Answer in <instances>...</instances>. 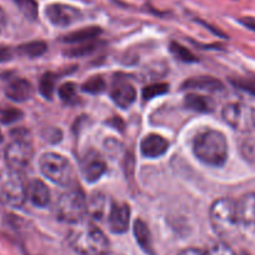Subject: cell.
<instances>
[{
	"label": "cell",
	"instance_id": "ffe728a7",
	"mask_svg": "<svg viewBox=\"0 0 255 255\" xmlns=\"http://www.w3.org/2000/svg\"><path fill=\"white\" fill-rule=\"evenodd\" d=\"M100 33H102V29L99 26H89V28L80 29V30H75L73 33L68 34V35L64 36L63 41L70 44H83L99 36Z\"/></svg>",
	"mask_w": 255,
	"mask_h": 255
},
{
	"label": "cell",
	"instance_id": "7c38bea8",
	"mask_svg": "<svg viewBox=\"0 0 255 255\" xmlns=\"http://www.w3.org/2000/svg\"><path fill=\"white\" fill-rule=\"evenodd\" d=\"M169 143L158 134H149L141 140L140 151L145 158L155 159L164 155L168 151Z\"/></svg>",
	"mask_w": 255,
	"mask_h": 255
},
{
	"label": "cell",
	"instance_id": "e575fe53",
	"mask_svg": "<svg viewBox=\"0 0 255 255\" xmlns=\"http://www.w3.org/2000/svg\"><path fill=\"white\" fill-rule=\"evenodd\" d=\"M109 124L113 125L115 129H118V130H120V131L124 129V122H123L120 118H113V119L109 122Z\"/></svg>",
	"mask_w": 255,
	"mask_h": 255
},
{
	"label": "cell",
	"instance_id": "8992f818",
	"mask_svg": "<svg viewBox=\"0 0 255 255\" xmlns=\"http://www.w3.org/2000/svg\"><path fill=\"white\" fill-rule=\"evenodd\" d=\"M33 146L24 136H16L5 149V163L13 173H20L33 159Z\"/></svg>",
	"mask_w": 255,
	"mask_h": 255
},
{
	"label": "cell",
	"instance_id": "5bb4252c",
	"mask_svg": "<svg viewBox=\"0 0 255 255\" xmlns=\"http://www.w3.org/2000/svg\"><path fill=\"white\" fill-rule=\"evenodd\" d=\"M26 198L33 205L45 208L50 202V191L41 180H31L26 186Z\"/></svg>",
	"mask_w": 255,
	"mask_h": 255
},
{
	"label": "cell",
	"instance_id": "9c48e42d",
	"mask_svg": "<svg viewBox=\"0 0 255 255\" xmlns=\"http://www.w3.org/2000/svg\"><path fill=\"white\" fill-rule=\"evenodd\" d=\"M19 173H14L13 176L5 181L1 188V200L6 205L13 208H20L25 203L26 186L24 185L21 178H19Z\"/></svg>",
	"mask_w": 255,
	"mask_h": 255
},
{
	"label": "cell",
	"instance_id": "3957f363",
	"mask_svg": "<svg viewBox=\"0 0 255 255\" xmlns=\"http://www.w3.org/2000/svg\"><path fill=\"white\" fill-rule=\"evenodd\" d=\"M56 218L61 222L77 224L87 215V198L80 188H70L59 197L55 204Z\"/></svg>",
	"mask_w": 255,
	"mask_h": 255
},
{
	"label": "cell",
	"instance_id": "74e56055",
	"mask_svg": "<svg viewBox=\"0 0 255 255\" xmlns=\"http://www.w3.org/2000/svg\"><path fill=\"white\" fill-rule=\"evenodd\" d=\"M3 140V134H1V131H0V141Z\"/></svg>",
	"mask_w": 255,
	"mask_h": 255
},
{
	"label": "cell",
	"instance_id": "ac0fdd59",
	"mask_svg": "<svg viewBox=\"0 0 255 255\" xmlns=\"http://www.w3.org/2000/svg\"><path fill=\"white\" fill-rule=\"evenodd\" d=\"M134 237H135L136 243L139 244V247L146 253V254H154L153 249V240H151V234L150 230H149L148 225L144 220L136 219L134 223Z\"/></svg>",
	"mask_w": 255,
	"mask_h": 255
},
{
	"label": "cell",
	"instance_id": "f1b7e54d",
	"mask_svg": "<svg viewBox=\"0 0 255 255\" xmlns=\"http://www.w3.org/2000/svg\"><path fill=\"white\" fill-rule=\"evenodd\" d=\"M232 83L238 89L243 90V92L248 93V94L255 95V77L237 78V79L232 80Z\"/></svg>",
	"mask_w": 255,
	"mask_h": 255
},
{
	"label": "cell",
	"instance_id": "1f68e13d",
	"mask_svg": "<svg viewBox=\"0 0 255 255\" xmlns=\"http://www.w3.org/2000/svg\"><path fill=\"white\" fill-rule=\"evenodd\" d=\"M207 255H235L234 252L224 243H215L205 253Z\"/></svg>",
	"mask_w": 255,
	"mask_h": 255
},
{
	"label": "cell",
	"instance_id": "8d00e7d4",
	"mask_svg": "<svg viewBox=\"0 0 255 255\" xmlns=\"http://www.w3.org/2000/svg\"><path fill=\"white\" fill-rule=\"evenodd\" d=\"M5 24H6V15L4 13V10L0 8V33L4 30L5 28Z\"/></svg>",
	"mask_w": 255,
	"mask_h": 255
},
{
	"label": "cell",
	"instance_id": "603a6c76",
	"mask_svg": "<svg viewBox=\"0 0 255 255\" xmlns=\"http://www.w3.org/2000/svg\"><path fill=\"white\" fill-rule=\"evenodd\" d=\"M55 82L56 77L53 73H45L40 78V82H39V92H40V94L45 99L50 100L53 98L54 89H55Z\"/></svg>",
	"mask_w": 255,
	"mask_h": 255
},
{
	"label": "cell",
	"instance_id": "d590c367",
	"mask_svg": "<svg viewBox=\"0 0 255 255\" xmlns=\"http://www.w3.org/2000/svg\"><path fill=\"white\" fill-rule=\"evenodd\" d=\"M179 255H207L202 250H198V249H186L183 250Z\"/></svg>",
	"mask_w": 255,
	"mask_h": 255
},
{
	"label": "cell",
	"instance_id": "9a60e30c",
	"mask_svg": "<svg viewBox=\"0 0 255 255\" xmlns=\"http://www.w3.org/2000/svg\"><path fill=\"white\" fill-rule=\"evenodd\" d=\"M237 215L239 224H255V191L248 193L237 202Z\"/></svg>",
	"mask_w": 255,
	"mask_h": 255
},
{
	"label": "cell",
	"instance_id": "4fadbf2b",
	"mask_svg": "<svg viewBox=\"0 0 255 255\" xmlns=\"http://www.w3.org/2000/svg\"><path fill=\"white\" fill-rule=\"evenodd\" d=\"M110 97L118 107H120L122 109H127L135 102L136 92L130 83L118 82L113 85Z\"/></svg>",
	"mask_w": 255,
	"mask_h": 255
},
{
	"label": "cell",
	"instance_id": "52a82bcc",
	"mask_svg": "<svg viewBox=\"0 0 255 255\" xmlns=\"http://www.w3.org/2000/svg\"><path fill=\"white\" fill-rule=\"evenodd\" d=\"M222 117L235 130L248 131L255 127V110L239 103H232L223 108Z\"/></svg>",
	"mask_w": 255,
	"mask_h": 255
},
{
	"label": "cell",
	"instance_id": "30bf717a",
	"mask_svg": "<svg viewBox=\"0 0 255 255\" xmlns=\"http://www.w3.org/2000/svg\"><path fill=\"white\" fill-rule=\"evenodd\" d=\"M107 170L104 159L99 153L90 150L80 160V171L88 183H95Z\"/></svg>",
	"mask_w": 255,
	"mask_h": 255
},
{
	"label": "cell",
	"instance_id": "83f0119b",
	"mask_svg": "<svg viewBox=\"0 0 255 255\" xmlns=\"http://www.w3.org/2000/svg\"><path fill=\"white\" fill-rule=\"evenodd\" d=\"M95 49H97V44L92 43V41H88V43H83L80 45L75 46V48L67 50L65 51V55L70 56V58H80V56L89 55Z\"/></svg>",
	"mask_w": 255,
	"mask_h": 255
},
{
	"label": "cell",
	"instance_id": "8fae6325",
	"mask_svg": "<svg viewBox=\"0 0 255 255\" xmlns=\"http://www.w3.org/2000/svg\"><path fill=\"white\" fill-rule=\"evenodd\" d=\"M130 222V208L124 203H113L109 208L108 225L115 234H123L129 228Z\"/></svg>",
	"mask_w": 255,
	"mask_h": 255
},
{
	"label": "cell",
	"instance_id": "f546056e",
	"mask_svg": "<svg viewBox=\"0 0 255 255\" xmlns=\"http://www.w3.org/2000/svg\"><path fill=\"white\" fill-rule=\"evenodd\" d=\"M23 118V113L15 108H5V109L0 110V122L3 124H13Z\"/></svg>",
	"mask_w": 255,
	"mask_h": 255
},
{
	"label": "cell",
	"instance_id": "7a4b0ae2",
	"mask_svg": "<svg viewBox=\"0 0 255 255\" xmlns=\"http://www.w3.org/2000/svg\"><path fill=\"white\" fill-rule=\"evenodd\" d=\"M193 151L202 163L219 168L228 159V143L225 135L214 129L203 130L193 141Z\"/></svg>",
	"mask_w": 255,
	"mask_h": 255
},
{
	"label": "cell",
	"instance_id": "4316f807",
	"mask_svg": "<svg viewBox=\"0 0 255 255\" xmlns=\"http://www.w3.org/2000/svg\"><path fill=\"white\" fill-rule=\"evenodd\" d=\"M169 92V85L165 83H156V84H150L148 87H145L141 92L143 98L145 100L154 99L156 97H160V95L166 94Z\"/></svg>",
	"mask_w": 255,
	"mask_h": 255
},
{
	"label": "cell",
	"instance_id": "4dcf8cb0",
	"mask_svg": "<svg viewBox=\"0 0 255 255\" xmlns=\"http://www.w3.org/2000/svg\"><path fill=\"white\" fill-rule=\"evenodd\" d=\"M75 93H77V85H75L74 83L70 82L61 84L58 90L59 97H60V99L64 100V102H70V100L75 97Z\"/></svg>",
	"mask_w": 255,
	"mask_h": 255
},
{
	"label": "cell",
	"instance_id": "d6986e66",
	"mask_svg": "<svg viewBox=\"0 0 255 255\" xmlns=\"http://www.w3.org/2000/svg\"><path fill=\"white\" fill-rule=\"evenodd\" d=\"M108 212V198L102 193H94L87 199V214L93 219H102Z\"/></svg>",
	"mask_w": 255,
	"mask_h": 255
},
{
	"label": "cell",
	"instance_id": "484cf974",
	"mask_svg": "<svg viewBox=\"0 0 255 255\" xmlns=\"http://www.w3.org/2000/svg\"><path fill=\"white\" fill-rule=\"evenodd\" d=\"M170 51L176 59H179V60L181 61H185V63H194V61L198 60L197 56L191 53L189 49L184 48L183 45H180V44L178 43L170 44Z\"/></svg>",
	"mask_w": 255,
	"mask_h": 255
},
{
	"label": "cell",
	"instance_id": "cb8c5ba5",
	"mask_svg": "<svg viewBox=\"0 0 255 255\" xmlns=\"http://www.w3.org/2000/svg\"><path fill=\"white\" fill-rule=\"evenodd\" d=\"M14 3L28 20L34 21L38 18V4L35 0H14Z\"/></svg>",
	"mask_w": 255,
	"mask_h": 255
},
{
	"label": "cell",
	"instance_id": "7402d4cb",
	"mask_svg": "<svg viewBox=\"0 0 255 255\" xmlns=\"http://www.w3.org/2000/svg\"><path fill=\"white\" fill-rule=\"evenodd\" d=\"M46 50H48V45L45 44V41L35 40L18 46L16 53H18L19 55L28 56V58H39V56H41L43 54H45Z\"/></svg>",
	"mask_w": 255,
	"mask_h": 255
},
{
	"label": "cell",
	"instance_id": "836d02e7",
	"mask_svg": "<svg viewBox=\"0 0 255 255\" xmlns=\"http://www.w3.org/2000/svg\"><path fill=\"white\" fill-rule=\"evenodd\" d=\"M240 23L244 26H247L250 30L255 31V18H252V16H245V18L240 19Z\"/></svg>",
	"mask_w": 255,
	"mask_h": 255
},
{
	"label": "cell",
	"instance_id": "6da1fadb",
	"mask_svg": "<svg viewBox=\"0 0 255 255\" xmlns=\"http://www.w3.org/2000/svg\"><path fill=\"white\" fill-rule=\"evenodd\" d=\"M68 243L79 255H108L110 243L93 223L80 222L68 234Z\"/></svg>",
	"mask_w": 255,
	"mask_h": 255
},
{
	"label": "cell",
	"instance_id": "d4e9b609",
	"mask_svg": "<svg viewBox=\"0 0 255 255\" xmlns=\"http://www.w3.org/2000/svg\"><path fill=\"white\" fill-rule=\"evenodd\" d=\"M105 87H107L105 80L100 75H95L83 84L82 90L85 93H89V94H99V93L104 92Z\"/></svg>",
	"mask_w": 255,
	"mask_h": 255
},
{
	"label": "cell",
	"instance_id": "5b68a950",
	"mask_svg": "<svg viewBox=\"0 0 255 255\" xmlns=\"http://www.w3.org/2000/svg\"><path fill=\"white\" fill-rule=\"evenodd\" d=\"M40 170L44 176L58 185L68 186L74 178V170L65 156L56 153H45L39 160Z\"/></svg>",
	"mask_w": 255,
	"mask_h": 255
},
{
	"label": "cell",
	"instance_id": "2e32d148",
	"mask_svg": "<svg viewBox=\"0 0 255 255\" xmlns=\"http://www.w3.org/2000/svg\"><path fill=\"white\" fill-rule=\"evenodd\" d=\"M31 94H33V88L31 84L25 79H14L9 83L5 87V95L10 100L16 103H23L30 99Z\"/></svg>",
	"mask_w": 255,
	"mask_h": 255
},
{
	"label": "cell",
	"instance_id": "e0dca14e",
	"mask_svg": "<svg viewBox=\"0 0 255 255\" xmlns=\"http://www.w3.org/2000/svg\"><path fill=\"white\" fill-rule=\"evenodd\" d=\"M183 89L188 90H202V92L217 93L224 89V85L220 80L213 77H199L191 78L183 83Z\"/></svg>",
	"mask_w": 255,
	"mask_h": 255
},
{
	"label": "cell",
	"instance_id": "ba28073f",
	"mask_svg": "<svg viewBox=\"0 0 255 255\" xmlns=\"http://www.w3.org/2000/svg\"><path fill=\"white\" fill-rule=\"evenodd\" d=\"M45 15L53 25L60 26V28L72 25L83 18V14L79 9L61 3L50 4L46 6Z\"/></svg>",
	"mask_w": 255,
	"mask_h": 255
},
{
	"label": "cell",
	"instance_id": "277c9868",
	"mask_svg": "<svg viewBox=\"0 0 255 255\" xmlns=\"http://www.w3.org/2000/svg\"><path fill=\"white\" fill-rule=\"evenodd\" d=\"M210 223L220 237L232 234L240 225L237 215V203L228 198L217 200L210 208Z\"/></svg>",
	"mask_w": 255,
	"mask_h": 255
},
{
	"label": "cell",
	"instance_id": "44dd1931",
	"mask_svg": "<svg viewBox=\"0 0 255 255\" xmlns=\"http://www.w3.org/2000/svg\"><path fill=\"white\" fill-rule=\"evenodd\" d=\"M184 104L189 109L194 110L198 113H208L213 110V102L207 97L190 93L184 99Z\"/></svg>",
	"mask_w": 255,
	"mask_h": 255
},
{
	"label": "cell",
	"instance_id": "d6a6232c",
	"mask_svg": "<svg viewBox=\"0 0 255 255\" xmlns=\"http://www.w3.org/2000/svg\"><path fill=\"white\" fill-rule=\"evenodd\" d=\"M14 56V51L11 48L8 46H1L0 48V63H5V61L11 60Z\"/></svg>",
	"mask_w": 255,
	"mask_h": 255
}]
</instances>
